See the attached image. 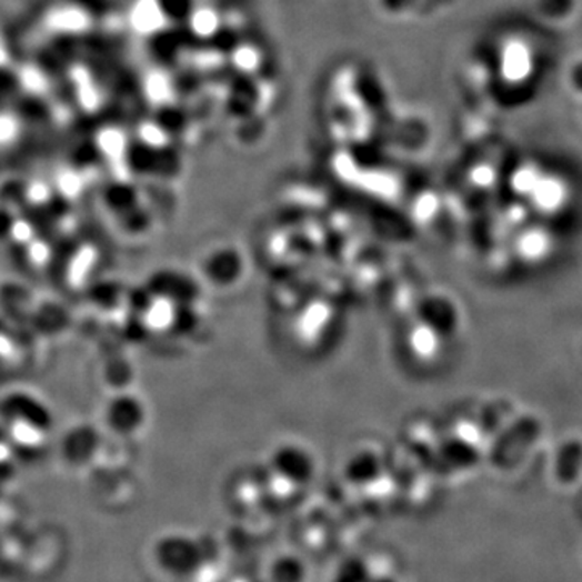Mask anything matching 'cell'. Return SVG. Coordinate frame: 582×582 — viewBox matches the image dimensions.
<instances>
[{"mask_svg":"<svg viewBox=\"0 0 582 582\" xmlns=\"http://www.w3.org/2000/svg\"><path fill=\"white\" fill-rule=\"evenodd\" d=\"M69 2L74 3V6L80 7L81 10H94L102 0H69Z\"/></svg>","mask_w":582,"mask_h":582,"instance_id":"cell-1","label":"cell"}]
</instances>
